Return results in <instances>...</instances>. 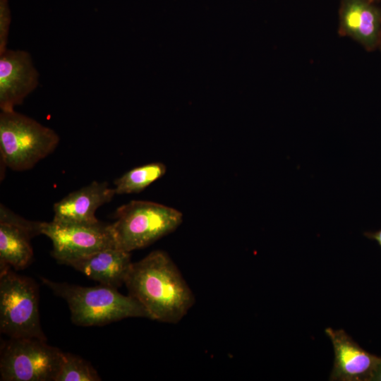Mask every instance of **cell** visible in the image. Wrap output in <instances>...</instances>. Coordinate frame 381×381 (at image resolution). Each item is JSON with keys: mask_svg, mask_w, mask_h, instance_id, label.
Returning <instances> with one entry per match:
<instances>
[{"mask_svg": "<svg viewBox=\"0 0 381 381\" xmlns=\"http://www.w3.org/2000/svg\"><path fill=\"white\" fill-rule=\"evenodd\" d=\"M125 285L128 294L145 309L149 319L161 322H179L195 302L177 266L161 250L133 262Z\"/></svg>", "mask_w": 381, "mask_h": 381, "instance_id": "cell-1", "label": "cell"}, {"mask_svg": "<svg viewBox=\"0 0 381 381\" xmlns=\"http://www.w3.org/2000/svg\"><path fill=\"white\" fill-rule=\"evenodd\" d=\"M43 284L64 299L70 309L73 323L78 326H102L128 318L149 315L142 305L131 295L118 289L99 284L81 286L51 281L41 277Z\"/></svg>", "mask_w": 381, "mask_h": 381, "instance_id": "cell-2", "label": "cell"}, {"mask_svg": "<svg viewBox=\"0 0 381 381\" xmlns=\"http://www.w3.org/2000/svg\"><path fill=\"white\" fill-rule=\"evenodd\" d=\"M60 141L58 133L36 120L16 112L0 114V153L4 167L14 171L32 169L52 154Z\"/></svg>", "mask_w": 381, "mask_h": 381, "instance_id": "cell-3", "label": "cell"}, {"mask_svg": "<svg viewBox=\"0 0 381 381\" xmlns=\"http://www.w3.org/2000/svg\"><path fill=\"white\" fill-rule=\"evenodd\" d=\"M115 217L111 226L116 246L129 253L174 232L183 221L180 211L145 200H131L121 205Z\"/></svg>", "mask_w": 381, "mask_h": 381, "instance_id": "cell-4", "label": "cell"}, {"mask_svg": "<svg viewBox=\"0 0 381 381\" xmlns=\"http://www.w3.org/2000/svg\"><path fill=\"white\" fill-rule=\"evenodd\" d=\"M0 331L9 338L47 340L39 313V289L30 277L0 267Z\"/></svg>", "mask_w": 381, "mask_h": 381, "instance_id": "cell-5", "label": "cell"}, {"mask_svg": "<svg viewBox=\"0 0 381 381\" xmlns=\"http://www.w3.org/2000/svg\"><path fill=\"white\" fill-rule=\"evenodd\" d=\"M62 351L38 338H9L1 344V381H54Z\"/></svg>", "mask_w": 381, "mask_h": 381, "instance_id": "cell-6", "label": "cell"}, {"mask_svg": "<svg viewBox=\"0 0 381 381\" xmlns=\"http://www.w3.org/2000/svg\"><path fill=\"white\" fill-rule=\"evenodd\" d=\"M41 234L52 243V255L60 264L71 262L97 251L116 247L111 224L42 222Z\"/></svg>", "mask_w": 381, "mask_h": 381, "instance_id": "cell-7", "label": "cell"}, {"mask_svg": "<svg viewBox=\"0 0 381 381\" xmlns=\"http://www.w3.org/2000/svg\"><path fill=\"white\" fill-rule=\"evenodd\" d=\"M40 75L30 54L22 49L0 53V109L13 111L39 84Z\"/></svg>", "mask_w": 381, "mask_h": 381, "instance_id": "cell-8", "label": "cell"}, {"mask_svg": "<svg viewBox=\"0 0 381 381\" xmlns=\"http://www.w3.org/2000/svg\"><path fill=\"white\" fill-rule=\"evenodd\" d=\"M42 222L26 219L0 205V267L16 270L27 267L32 260L31 239L41 234Z\"/></svg>", "mask_w": 381, "mask_h": 381, "instance_id": "cell-9", "label": "cell"}, {"mask_svg": "<svg viewBox=\"0 0 381 381\" xmlns=\"http://www.w3.org/2000/svg\"><path fill=\"white\" fill-rule=\"evenodd\" d=\"M339 31L366 50L373 51L381 35V11L372 0H342Z\"/></svg>", "mask_w": 381, "mask_h": 381, "instance_id": "cell-10", "label": "cell"}, {"mask_svg": "<svg viewBox=\"0 0 381 381\" xmlns=\"http://www.w3.org/2000/svg\"><path fill=\"white\" fill-rule=\"evenodd\" d=\"M116 195L114 188L106 181H92L73 191L54 205L53 221L68 223L99 222L96 210L109 202Z\"/></svg>", "mask_w": 381, "mask_h": 381, "instance_id": "cell-11", "label": "cell"}, {"mask_svg": "<svg viewBox=\"0 0 381 381\" xmlns=\"http://www.w3.org/2000/svg\"><path fill=\"white\" fill-rule=\"evenodd\" d=\"M334 351L330 380H370L377 358L361 349L344 330L327 327L325 330Z\"/></svg>", "mask_w": 381, "mask_h": 381, "instance_id": "cell-12", "label": "cell"}, {"mask_svg": "<svg viewBox=\"0 0 381 381\" xmlns=\"http://www.w3.org/2000/svg\"><path fill=\"white\" fill-rule=\"evenodd\" d=\"M132 263L131 253L111 247L75 260L69 266L100 284L118 289L125 284Z\"/></svg>", "mask_w": 381, "mask_h": 381, "instance_id": "cell-13", "label": "cell"}, {"mask_svg": "<svg viewBox=\"0 0 381 381\" xmlns=\"http://www.w3.org/2000/svg\"><path fill=\"white\" fill-rule=\"evenodd\" d=\"M167 171L162 162H152L135 167L114 181L116 194L140 193L162 177Z\"/></svg>", "mask_w": 381, "mask_h": 381, "instance_id": "cell-14", "label": "cell"}, {"mask_svg": "<svg viewBox=\"0 0 381 381\" xmlns=\"http://www.w3.org/2000/svg\"><path fill=\"white\" fill-rule=\"evenodd\" d=\"M93 366L79 356L62 352L54 381H99Z\"/></svg>", "mask_w": 381, "mask_h": 381, "instance_id": "cell-15", "label": "cell"}, {"mask_svg": "<svg viewBox=\"0 0 381 381\" xmlns=\"http://www.w3.org/2000/svg\"><path fill=\"white\" fill-rule=\"evenodd\" d=\"M11 13L7 0H0V53L7 49Z\"/></svg>", "mask_w": 381, "mask_h": 381, "instance_id": "cell-16", "label": "cell"}, {"mask_svg": "<svg viewBox=\"0 0 381 381\" xmlns=\"http://www.w3.org/2000/svg\"><path fill=\"white\" fill-rule=\"evenodd\" d=\"M370 380L381 381V358H377Z\"/></svg>", "mask_w": 381, "mask_h": 381, "instance_id": "cell-17", "label": "cell"}, {"mask_svg": "<svg viewBox=\"0 0 381 381\" xmlns=\"http://www.w3.org/2000/svg\"><path fill=\"white\" fill-rule=\"evenodd\" d=\"M365 235L368 238L377 241L379 245L381 246V229L374 233H365Z\"/></svg>", "mask_w": 381, "mask_h": 381, "instance_id": "cell-18", "label": "cell"}, {"mask_svg": "<svg viewBox=\"0 0 381 381\" xmlns=\"http://www.w3.org/2000/svg\"><path fill=\"white\" fill-rule=\"evenodd\" d=\"M377 49H379L380 50V52H381V35H380V37Z\"/></svg>", "mask_w": 381, "mask_h": 381, "instance_id": "cell-19", "label": "cell"}]
</instances>
